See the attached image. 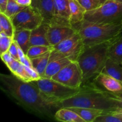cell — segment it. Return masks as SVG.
Wrapping results in <instances>:
<instances>
[{
    "label": "cell",
    "mask_w": 122,
    "mask_h": 122,
    "mask_svg": "<svg viewBox=\"0 0 122 122\" xmlns=\"http://www.w3.org/2000/svg\"><path fill=\"white\" fill-rule=\"evenodd\" d=\"M94 83L110 92H122V82L106 74L100 73L94 78Z\"/></svg>",
    "instance_id": "13"
},
{
    "label": "cell",
    "mask_w": 122,
    "mask_h": 122,
    "mask_svg": "<svg viewBox=\"0 0 122 122\" xmlns=\"http://www.w3.org/2000/svg\"><path fill=\"white\" fill-rule=\"evenodd\" d=\"M52 50L53 46L51 45H33L29 48L26 55L30 59L44 54Z\"/></svg>",
    "instance_id": "25"
},
{
    "label": "cell",
    "mask_w": 122,
    "mask_h": 122,
    "mask_svg": "<svg viewBox=\"0 0 122 122\" xmlns=\"http://www.w3.org/2000/svg\"><path fill=\"white\" fill-rule=\"evenodd\" d=\"M84 48L82 38L77 31L73 35L53 46L55 50L67 57L71 61H77Z\"/></svg>",
    "instance_id": "10"
},
{
    "label": "cell",
    "mask_w": 122,
    "mask_h": 122,
    "mask_svg": "<svg viewBox=\"0 0 122 122\" xmlns=\"http://www.w3.org/2000/svg\"><path fill=\"white\" fill-rule=\"evenodd\" d=\"M30 5L41 14L44 19V23L50 26H72L57 16L55 0H32Z\"/></svg>",
    "instance_id": "9"
},
{
    "label": "cell",
    "mask_w": 122,
    "mask_h": 122,
    "mask_svg": "<svg viewBox=\"0 0 122 122\" xmlns=\"http://www.w3.org/2000/svg\"><path fill=\"white\" fill-rule=\"evenodd\" d=\"M1 57L2 61L4 63V64H5L6 66L8 65L9 63H10L14 59V58L12 57L11 55L10 54V53L8 52V51H7V52H4V53L1 54Z\"/></svg>",
    "instance_id": "32"
},
{
    "label": "cell",
    "mask_w": 122,
    "mask_h": 122,
    "mask_svg": "<svg viewBox=\"0 0 122 122\" xmlns=\"http://www.w3.org/2000/svg\"><path fill=\"white\" fill-rule=\"evenodd\" d=\"M54 119L60 122H85L74 111L65 107H62L56 112Z\"/></svg>",
    "instance_id": "18"
},
{
    "label": "cell",
    "mask_w": 122,
    "mask_h": 122,
    "mask_svg": "<svg viewBox=\"0 0 122 122\" xmlns=\"http://www.w3.org/2000/svg\"><path fill=\"white\" fill-rule=\"evenodd\" d=\"M101 73L112 76L122 82V64L108 58Z\"/></svg>",
    "instance_id": "20"
},
{
    "label": "cell",
    "mask_w": 122,
    "mask_h": 122,
    "mask_svg": "<svg viewBox=\"0 0 122 122\" xmlns=\"http://www.w3.org/2000/svg\"><path fill=\"white\" fill-rule=\"evenodd\" d=\"M76 33V29L73 26L49 25L46 37L50 45L54 46Z\"/></svg>",
    "instance_id": "11"
},
{
    "label": "cell",
    "mask_w": 122,
    "mask_h": 122,
    "mask_svg": "<svg viewBox=\"0 0 122 122\" xmlns=\"http://www.w3.org/2000/svg\"><path fill=\"white\" fill-rule=\"evenodd\" d=\"M11 20L15 30H32L44 22L41 14L31 5L20 11L12 18Z\"/></svg>",
    "instance_id": "8"
},
{
    "label": "cell",
    "mask_w": 122,
    "mask_h": 122,
    "mask_svg": "<svg viewBox=\"0 0 122 122\" xmlns=\"http://www.w3.org/2000/svg\"><path fill=\"white\" fill-rule=\"evenodd\" d=\"M116 1H120V2H122V0H116Z\"/></svg>",
    "instance_id": "36"
},
{
    "label": "cell",
    "mask_w": 122,
    "mask_h": 122,
    "mask_svg": "<svg viewBox=\"0 0 122 122\" xmlns=\"http://www.w3.org/2000/svg\"><path fill=\"white\" fill-rule=\"evenodd\" d=\"M11 72L14 76L25 82H31L30 77L26 70V66L17 60L14 59L10 63L7 65Z\"/></svg>",
    "instance_id": "17"
},
{
    "label": "cell",
    "mask_w": 122,
    "mask_h": 122,
    "mask_svg": "<svg viewBox=\"0 0 122 122\" xmlns=\"http://www.w3.org/2000/svg\"><path fill=\"white\" fill-rule=\"evenodd\" d=\"M112 114H113L114 115L118 117H120L122 119V108H117L115 111L113 112H111Z\"/></svg>",
    "instance_id": "35"
},
{
    "label": "cell",
    "mask_w": 122,
    "mask_h": 122,
    "mask_svg": "<svg viewBox=\"0 0 122 122\" xmlns=\"http://www.w3.org/2000/svg\"><path fill=\"white\" fill-rule=\"evenodd\" d=\"M84 20L94 23H114L122 22V2L106 0L100 7L86 11Z\"/></svg>",
    "instance_id": "5"
},
{
    "label": "cell",
    "mask_w": 122,
    "mask_h": 122,
    "mask_svg": "<svg viewBox=\"0 0 122 122\" xmlns=\"http://www.w3.org/2000/svg\"><path fill=\"white\" fill-rule=\"evenodd\" d=\"M14 1H17V0H14Z\"/></svg>",
    "instance_id": "37"
},
{
    "label": "cell",
    "mask_w": 122,
    "mask_h": 122,
    "mask_svg": "<svg viewBox=\"0 0 122 122\" xmlns=\"http://www.w3.org/2000/svg\"><path fill=\"white\" fill-rule=\"evenodd\" d=\"M86 10H94L103 4L106 0H77Z\"/></svg>",
    "instance_id": "27"
},
{
    "label": "cell",
    "mask_w": 122,
    "mask_h": 122,
    "mask_svg": "<svg viewBox=\"0 0 122 122\" xmlns=\"http://www.w3.org/2000/svg\"><path fill=\"white\" fill-rule=\"evenodd\" d=\"M63 107H85L102 110L110 113L118 108L116 102L111 98L106 90L99 88L95 83L82 84L76 95L61 102Z\"/></svg>",
    "instance_id": "2"
},
{
    "label": "cell",
    "mask_w": 122,
    "mask_h": 122,
    "mask_svg": "<svg viewBox=\"0 0 122 122\" xmlns=\"http://www.w3.org/2000/svg\"><path fill=\"white\" fill-rule=\"evenodd\" d=\"M31 30L26 29L15 30L13 40L17 42L25 54H27V51L30 47V37Z\"/></svg>",
    "instance_id": "19"
},
{
    "label": "cell",
    "mask_w": 122,
    "mask_h": 122,
    "mask_svg": "<svg viewBox=\"0 0 122 122\" xmlns=\"http://www.w3.org/2000/svg\"><path fill=\"white\" fill-rule=\"evenodd\" d=\"M42 92L48 96L57 99L62 102L76 95L81 90L78 89L70 88L59 83L52 79L43 77L36 81H31Z\"/></svg>",
    "instance_id": "6"
},
{
    "label": "cell",
    "mask_w": 122,
    "mask_h": 122,
    "mask_svg": "<svg viewBox=\"0 0 122 122\" xmlns=\"http://www.w3.org/2000/svg\"><path fill=\"white\" fill-rule=\"evenodd\" d=\"M113 41L84 48L77 60L82 73L83 84L101 73L108 58V48Z\"/></svg>",
    "instance_id": "4"
},
{
    "label": "cell",
    "mask_w": 122,
    "mask_h": 122,
    "mask_svg": "<svg viewBox=\"0 0 122 122\" xmlns=\"http://www.w3.org/2000/svg\"><path fill=\"white\" fill-rule=\"evenodd\" d=\"M70 10V21L72 26L84 20L86 10L77 0H69Z\"/></svg>",
    "instance_id": "15"
},
{
    "label": "cell",
    "mask_w": 122,
    "mask_h": 122,
    "mask_svg": "<svg viewBox=\"0 0 122 122\" xmlns=\"http://www.w3.org/2000/svg\"><path fill=\"white\" fill-rule=\"evenodd\" d=\"M51 51L52 50L41 56L30 58L32 67L39 73L41 78L44 77L45 70L50 61Z\"/></svg>",
    "instance_id": "21"
},
{
    "label": "cell",
    "mask_w": 122,
    "mask_h": 122,
    "mask_svg": "<svg viewBox=\"0 0 122 122\" xmlns=\"http://www.w3.org/2000/svg\"><path fill=\"white\" fill-rule=\"evenodd\" d=\"M1 32L13 38L15 32L11 19L3 13H0V32Z\"/></svg>",
    "instance_id": "24"
},
{
    "label": "cell",
    "mask_w": 122,
    "mask_h": 122,
    "mask_svg": "<svg viewBox=\"0 0 122 122\" xmlns=\"http://www.w3.org/2000/svg\"><path fill=\"white\" fill-rule=\"evenodd\" d=\"M13 41L14 40L13 38L8 36L4 32H0V53L1 54L8 51Z\"/></svg>",
    "instance_id": "28"
},
{
    "label": "cell",
    "mask_w": 122,
    "mask_h": 122,
    "mask_svg": "<svg viewBox=\"0 0 122 122\" xmlns=\"http://www.w3.org/2000/svg\"><path fill=\"white\" fill-rule=\"evenodd\" d=\"M108 58L122 64V35L112 42L108 51Z\"/></svg>",
    "instance_id": "22"
},
{
    "label": "cell",
    "mask_w": 122,
    "mask_h": 122,
    "mask_svg": "<svg viewBox=\"0 0 122 122\" xmlns=\"http://www.w3.org/2000/svg\"><path fill=\"white\" fill-rule=\"evenodd\" d=\"M48 28L49 25L43 22L39 27L31 30L30 37V46L33 45H50L46 37Z\"/></svg>",
    "instance_id": "14"
},
{
    "label": "cell",
    "mask_w": 122,
    "mask_h": 122,
    "mask_svg": "<svg viewBox=\"0 0 122 122\" xmlns=\"http://www.w3.org/2000/svg\"><path fill=\"white\" fill-rule=\"evenodd\" d=\"M94 122H122V119L112 113H104L99 116Z\"/></svg>",
    "instance_id": "29"
},
{
    "label": "cell",
    "mask_w": 122,
    "mask_h": 122,
    "mask_svg": "<svg viewBox=\"0 0 122 122\" xmlns=\"http://www.w3.org/2000/svg\"><path fill=\"white\" fill-rule=\"evenodd\" d=\"M17 2L20 5L28 7L32 4V0H17Z\"/></svg>",
    "instance_id": "34"
},
{
    "label": "cell",
    "mask_w": 122,
    "mask_h": 122,
    "mask_svg": "<svg viewBox=\"0 0 122 122\" xmlns=\"http://www.w3.org/2000/svg\"><path fill=\"white\" fill-rule=\"evenodd\" d=\"M55 4L57 16L59 19L71 25L70 21V10L69 0H55Z\"/></svg>",
    "instance_id": "23"
},
{
    "label": "cell",
    "mask_w": 122,
    "mask_h": 122,
    "mask_svg": "<svg viewBox=\"0 0 122 122\" xmlns=\"http://www.w3.org/2000/svg\"><path fill=\"white\" fill-rule=\"evenodd\" d=\"M51 79L64 85L76 89L80 88L83 84L82 73L77 61H71Z\"/></svg>",
    "instance_id": "7"
},
{
    "label": "cell",
    "mask_w": 122,
    "mask_h": 122,
    "mask_svg": "<svg viewBox=\"0 0 122 122\" xmlns=\"http://www.w3.org/2000/svg\"><path fill=\"white\" fill-rule=\"evenodd\" d=\"M74 111L85 122H94L95 119L101 114L104 113V111L100 109L85 107H65Z\"/></svg>",
    "instance_id": "16"
},
{
    "label": "cell",
    "mask_w": 122,
    "mask_h": 122,
    "mask_svg": "<svg viewBox=\"0 0 122 122\" xmlns=\"http://www.w3.org/2000/svg\"><path fill=\"white\" fill-rule=\"evenodd\" d=\"M71 61L69 58L64 57L60 52L53 48L51 52L50 61L45 70L44 77L51 79L52 76L59 72L63 67L68 65Z\"/></svg>",
    "instance_id": "12"
},
{
    "label": "cell",
    "mask_w": 122,
    "mask_h": 122,
    "mask_svg": "<svg viewBox=\"0 0 122 122\" xmlns=\"http://www.w3.org/2000/svg\"><path fill=\"white\" fill-rule=\"evenodd\" d=\"M107 92L110 97L116 101L118 106L117 108L122 109V92H110L107 91Z\"/></svg>",
    "instance_id": "30"
},
{
    "label": "cell",
    "mask_w": 122,
    "mask_h": 122,
    "mask_svg": "<svg viewBox=\"0 0 122 122\" xmlns=\"http://www.w3.org/2000/svg\"><path fill=\"white\" fill-rule=\"evenodd\" d=\"M73 27L82 38L85 47L112 41L122 33V22L99 24L83 20Z\"/></svg>",
    "instance_id": "3"
},
{
    "label": "cell",
    "mask_w": 122,
    "mask_h": 122,
    "mask_svg": "<svg viewBox=\"0 0 122 122\" xmlns=\"http://www.w3.org/2000/svg\"><path fill=\"white\" fill-rule=\"evenodd\" d=\"M8 0H0V13H4Z\"/></svg>",
    "instance_id": "33"
},
{
    "label": "cell",
    "mask_w": 122,
    "mask_h": 122,
    "mask_svg": "<svg viewBox=\"0 0 122 122\" xmlns=\"http://www.w3.org/2000/svg\"><path fill=\"white\" fill-rule=\"evenodd\" d=\"M0 82L5 92L35 113L54 118L56 112L63 107L61 101L44 94L32 82L4 74L0 75Z\"/></svg>",
    "instance_id": "1"
},
{
    "label": "cell",
    "mask_w": 122,
    "mask_h": 122,
    "mask_svg": "<svg viewBox=\"0 0 122 122\" xmlns=\"http://www.w3.org/2000/svg\"><path fill=\"white\" fill-rule=\"evenodd\" d=\"M8 52L10 53V54L11 55V56L14 59L19 60V52H18V44H17L16 42L14 41L13 42L9 50H8Z\"/></svg>",
    "instance_id": "31"
},
{
    "label": "cell",
    "mask_w": 122,
    "mask_h": 122,
    "mask_svg": "<svg viewBox=\"0 0 122 122\" xmlns=\"http://www.w3.org/2000/svg\"><path fill=\"white\" fill-rule=\"evenodd\" d=\"M26 7L20 5L14 0H8L4 14L11 19Z\"/></svg>",
    "instance_id": "26"
}]
</instances>
